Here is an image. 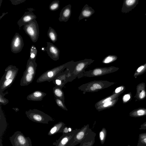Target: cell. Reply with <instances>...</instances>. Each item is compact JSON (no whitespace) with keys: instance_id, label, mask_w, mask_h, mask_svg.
<instances>
[{"instance_id":"cell-1","label":"cell","mask_w":146,"mask_h":146,"mask_svg":"<svg viewBox=\"0 0 146 146\" xmlns=\"http://www.w3.org/2000/svg\"><path fill=\"white\" fill-rule=\"evenodd\" d=\"M75 62L72 60L47 70L38 77L36 80V82L40 83L45 81L50 82L65 69L71 68Z\"/></svg>"},{"instance_id":"cell-2","label":"cell","mask_w":146,"mask_h":146,"mask_svg":"<svg viewBox=\"0 0 146 146\" xmlns=\"http://www.w3.org/2000/svg\"><path fill=\"white\" fill-rule=\"evenodd\" d=\"M94 61L91 59H85L76 61L72 70L68 72V82H71L77 78L78 79L82 78L86 68Z\"/></svg>"},{"instance_id":"cell-3","label":"cell","mask_w":146,"mask_h":146,"mask_svg":"<svg viewBox=\"0 0 146 146\" xmlns=\"http://www.w3.org/2000/svg\"><path fill=\"white\" fill-rule=\"evenodd\" d=\"M25 113L30 120L36 123L48 124L54 120L49 115L36 109H30L26 111Z\"/></svg>"},{"instance_id":"cell-4","label":"cell","mask_w":146,"mask_h":146,"mask_svg":"<svg viewBox=\"0 0 146 146\" xmlns=\"http://www.w3.org/2000/svg\"><path fill=\"white\" fill-rule=\"evenodd\" d=\"M9 139L13 146H32L30 138L25 137L20 131L15 132Z\"/></svg>"},{"instance_id":"cell-5","label":"cell","mask_w":146,"mask_h":146,"mask_svg":"<svg viewBox=\"0 0 146 146\" xmlns=\"http://www.w3.org/2000/svg\"><path fill=\"white\" fill-rule=\"evenodd\" d=\"M23 29L33 42H35L37 41L39 31L38 25L36 19L33 20L28 24L24 26Z\"/></svg>"},{"instance_id":"cell-6","label":"cell","mask_w":146,"mask_h":146,"mask_svg":"<svg viewBox=\"0 0 146 146\" xmlns=\"http://www.w3.org/2000/svg\"><path fill=\"white\" fill-rule=\"evenodd\" d=\"M118 69V68L114 66L96 68L93 70L85 71L83 73L82 77L101 76L114 72Z\"/></svg>"},{"instance_id":"cell-7","label":"cell","mask_w":146,"mask_h":146,"mask_svg":"<svg viewBox=\"0 0 146 146\" xmlns=\"http://www.w3.org/2000/svg\"><path fill=\"white\" fill-rule=\"evenodd\" d=\"M89 128V124L84 125L73 137L66 146H75L80 143L85 138L87 131Z\"/></svg>"},{"instance_id":"cell-8","label":"cell","mask_w":146,"mask_h":146,"mask_svg":"<svg viewBox=\"0 0 146 146\" xmlns=\"http://www.w3.org/2000/svg\"><path fill=\"white\" fill-rule=\"evenodd\" d=\"M24 45L22 37L19 33H16L12 39L11 44V52L15 54L20 52L22 50Z\"/></svg>"},{"instance_id":"cell-9","label":"cell","mask_w":146,"mask_h":146,"mask_svg":"<svg viewBox=\"0 0 146 146\" xmlns=\"http://www.w3.org/2000/svg\"><path fill=\"white\" fill-rule=\"evenodd\" d=\"M80 129H76L71 132L62 134L58 140L53 143L52 145L55 146H66Z\"/></svg>"},{"instance_id":"cell-10","label":"cell","mask_w":146,"mask_h":146,"mask_svg":"<svg viewBox=\"0 0 146 146\" xmlns=\"http://www.w3.org/2000/svg\"><path fill=\"white\" fill-rule=\"evenodd\" d=\"M72 66L70 68H66L65 71L60 73L52 81L55 86L62 88L65 84L68 82V73Z\"/></svg>"},{"instance_id":"cell-11","label":"cell","mask_w":146,"mask_h":146,"mask_svg":"<svg viewBox=\"0 0 146 146\" xmlns=\"http://www.w3.org/2000/svg\"><path fill=\"white\" fill-rule=\"evenodd\" d=\"M19 69L15 66H8L5 69V73L0 80V84L4 81L11 78H15Z\"/></svg>"},{"instance_id":"cell-12","label":"cell","mask_w":146,"mask_h":146,"mask_svg":"<svg viewBox=\"0 0 146 146\" xmlns=\"http://www.w3.org/2000/svg\"><path fill=\"white\" fill-rule=\"evenodd\" d=\"M96 134L90 128L87 130L86 136L80 143L79 146H93Z\"/></svg>"},{"instance_id":"cell-13","label":"cell","mask_w":146,"mask_h":146,"mask_svg":"<svg viewBox=\"0 0 146 146\" xmlns=\"http://www.w3.org/2000/svg\"><path fill=\"white\" fill-rule=\"evenodd\" d=\"M46 43L47 46L46 51L48 55L54 60H58L59 58V50L52 43L49 42H47Z\"/></svg>"},{"instance_id":"cell-14","label":"cell","mask_w":146,"mask_h":146,"mask_svg":"<svg viewBox=\"0 0 146 146\" xmlns=\"http://www.w3.org/2000/svg\"><path fill=\"white\" fill-rule=\"evenodd\" d=\"M36 18V15L32 12H25L23 15L17 22L19 29L23 25L28 24L29 22Z\"/></svg>"},{"instance_id":"cell-15","label":"cell","mask_w":146,"mask_h":146,"mask_svg":"<svg viewBox=\"0 0 146 146\" xmlns=\"http://www.w3.org/2000/svg\"><path fill=\"white\" fill-rule=\"evenodd\" d=\"M88 83L98 91L109 87L114 83L108 81L94 80L89 82Z\"/></svg>"},{"instance_id":"cell-16","label":"cell","mask_w":146,"mask_h":146,"mask_svg":"<svg viewBox=\"0 0 146 146\" xmlns=\"http://www.w3.org/2000/svg\"><path fill=\"white\" fill-rule=\"evenodd\" d=\"M139 0H124L121 11L127 13L131 11L138 3Z\"/></svg>"},{"instance_id":"cell-17","label":"cell","mask_w":146,"mask_h":146,"mask_svg":"<svg viewBox=\"0 0 146 146\" xmlns=\"http://www.w3.org/2000/svg\"><path fill=\"white\" fill-rule=\"evenodd\" d=\"M71 14V5L68 4L61 10L58 19L60 22H67L70 18Z\"/></svg>"},{"instance_id":"cell-18","label":"cell","mask_w":146,"mask_h":146,"mask_svg":"<svg viewBox=\"0 0 146 146\" xmlns=\"http://www.w3.org/2000/svg\"><path fill=\"white\" fill-rule=\"evenodd\" d=\"M95 13L94 10L91 7L86 4L83 8L78 17V21L84 18L90 17Z\"/></svg>"},{"instance_id":"cell-19","label":"cell","mask_w":146,"mask_h":146,"mask_svg":"<svg viewBox=\"0 0 146 146\" xmlns=\"http://www.w3.org/2000/svg\"><path fill=\"white\" fill-rule=\"evenodd\" d=\"M46 94L39 90L35 91L30 94L27 97L28 100L34 101H41L46 95Z\"/></svg>"},{"instance_id":"cell-20","label":"cell","mask_w":146,"mask_h":146,"mask_svg":"<svg viewBox=\"0 0 146 146\" xmlns=\"http://www.w3.org/2000/svg\"><path fill=\"white\" fill-rule=\"evenodd\" d=\"M35 76L29 73L25 70L21 80L20 85L21 86L29 85L32 82Z\"/></svg>"},{"instance_id":"cell-21","label":"cell","mask_w":146,"mask_h":146,"mask_svg":"<svg viewBox=\"0 0 146 146\" xmlns=\"http://www.w3.org/2000/svg\"><path fill=\"white\" fill-rule=\"evenodd\" d=\"M65 126V124L62 122H59L55 124L50 129L48 135L52 136L58 133H62V130Z\"/></svg>"},{"instance_id":"cell-22","label":"cell","mask_w":146,"mask_h":146,"mask_svg":"<svg viewBox=\"0 0 146 146\" xmlns=\"http://www.w3.org/2000/svg\"><path fill=\"white\" fill-rule=\"evenodd\" d=\"M37 66V64L35 60H32L29 59L27 60L25 70L29 73L35 76Z\"/></svg>"},{"instance_id":"cell-23","label":"cell","mask_w":146,"mask_h":146,"mask_svg":"<svg viewBox=\"0 0 146 146\" xmlns=\"http://www.w3.org/2000/svg\"><path fill=\"white\" fill-rule=\"evenodd\" d=\"M7 127V123L1 108L0 114V138L2 137Z\"/></svg>"},{"instance_id":"cell-24","label":"cell","mask_w":146,"mask_h":146,"mask_svg":"<svg viewBox=\"0 0 146 146\" xmlns=\"http://www.w3.org/2000/svg\"><path fill=\"white\" fill-rule=\"evenodd\" d=\"M120 93L112 94L111 95L107 96L104 99L96 102L95 105V107L96 108L102 105L104 103L110 101L117 98L120 95Z\"/></svg>"},{"instance_id":"cell-25","label":"cell","mask_w":146,"mask_h":146,"mask_svg":"<svg viewBox=\"0 0 146 146\" xmlns=\"http://www.w3.org/2000/svg\"><path fill=\"white\" fill-rule=\"evenodd\" d=\"M53 92L55 97L60 99L64 103V94L61 88L55 86L53 88Z\"/></svg>"},{"instance_id":"cell-26","label":"cell","mask_w":146,"mask_h":146,"mask_svg":"<svg viewBox=\"0 0 146 146\" xmlns=\"http://www.w3.org/2000/svg\"><path fill=\"white\" fill-rule=\"evenodd\" d=\"M118 98L107 102L96 108L98 111H100L104 110L109 108L113 106L116 104L118 100Z\"/></svg>"},{"instance_id":"cell-27","label":"cell","mask_w":146,"mask_h":146,"mask_svg":"<svg viewBox=\"0 0 146 146\" xmlns=\"http://www.w3.org/2000/svg\"><path fill=\"white\" fill-rule=\"evenodd\" d=\"M78 88L79 90L83 91V93L84 94L87 92H94L98 91L94 87L89 85L88 83L83 84Z\"/></svg>"},{"instance_id":"cell-28","label":"cell","mask_w":146,"mask_h":146,"mask_svg":"<svg viewBox=\"0 0 146 146\" xmlns=\"http://www.w3.org/2000/svg\"><path fill=\"white\" fill-rule=\"evenodd\" d=\"M47 36L49 38L53 43L55 42L57 40V35L55 30L49 27L47 32Z\"/></svg>"},{"instance_id":"cell-29","label":"cell","mask_w":146,"mask_h":146,"mask_svg":"<svg viewBox=\"0 0 146 146\" xmlns=\"http://www.w3.org/2000/svg\"><path fill=\"white\" fill-rule=\"evenodd\" d=\"M146 115V109H141L134 110L130 113V115L134 117H139Z\"/></svg>"},{"instance_id":"cell-30","label":"cell","mask_w":146,"mask_h":146,"mask_svg":"<svg viewBox=\"0 0 146 146\" xmlns=\"http://www.w3.org/2000/svg\"><path fill=\"white\" fill-rule=\"evenodd\" d=\"M137 146H146V132L139 134Z\"/></svg>"},{"instance_id":"cell-31","label":"cell","mask_w":146,"mask_h":146,"mask_svg":"<svg viewBox=\"0 0 146 146\" xmlns=\"http://www.w3.org/2000/svg\"><path fill=\"white\" fill-rule=\"evenodd\" d=\"M30 52V55L29 59L31 60H36L37 50L36 48L35 45H32L31 46Z\"/></svg>"},{"instance_id":"cell-32","label":"cell","mask_w":146,"mask_h":146,"mask_svg":"<svg viewBox=\"0 0 146 146\" xmlns=\"http://www.w3.org/2000/svg\"><path fill=\"white\" fill-rule=\"evenodd\" d=\"M117 58V56L115 55H109L106 57L102 60V62L105 64H108L111 63Z\"/></svg>"},{"instance_id":"cell-33","label":"cell","mask_w":146,"mask_h":146,"mask_svg":"<svg viewBox=\"0 0 146 146\" xmlns=\"http://www.w3.org/2000/svg\"><path fill=\"white\" fill-rule=\"evenodd\" d=\"M107 136V130L105 128H103L99 132V137L102 144L104 143Z\"/></svg>"},{"instance_id":"cell-34","label":"cell","mask_w":146,"mask_h":146,"mask_svg":"<svg viewBox=\"0 0 146 146\" xmlns=\"http://www.w3.org/2000/svg\"><path fill=\"white\" fill-rule=\"evenodd\" d=\"M59 1L55 0L50 4L49 8L50 10L54 11L57 10L59 8Z\"/></svg>"},{"instance_id":"cell-35","label":"cell","mask_w":146,"mask_h":146,"mask_svg":"<svg viewBox=\"0 0 146 146\" xmlns=\"http://www.w3.org/2000/svg\"><path fill=\"white\" fill-rule=\"evenodd\" d=\"M55 101L58 106L64 110L66 111L68 110L65 105L64 103L61 100L55 97Z\"/></svg>"},{"instance_id":"cell-36","label":"cell","mask_w":146,"mask_h":146,"mask_svg":"<svg viewBox=\"0 0 146 146\" xmlns=\"http://www.w3.org/2000/svg\"><path fill=\"white\" fill-rule=\"evenodd\" d=\"M4 95L0 94V104H1L5 105L9 102V100L4 97Z\"/></svg>"},{"instance_id":"cell-37","label":"cell","mask_w":146,"mask_h":146,"mask_svg":"<svg viewBox=\"0 0 146 146\" xmlns=\"http://www.w3.org/2000/svg\"><path fill=\"white\" fill-rule=\"evenodd\" d=\"M73 129L72 128L70 127L65 126L63 129L62 133L63 134L67 133L69 132H71Z\"/></svg>"},{"instance_id":"cell-38","label":"cell","mask_w":146,"mask_h":146,"mask_svg":"<svg viewBox=\"0 0 146 146\" xmlns=\"http://www.w3.org/2000/svg\"><path fill=\"white\" fill-rule=\"evenodd\" d=\"M12 5H16L22 3L26 1V0H10Z\"/></svg>"},{"instance_id":"cell-39","label":"cell","mask_w":146,"mask_h":146,"mask_svg":"<svg viewBox=\"0 0 146 146\" xmlns=\"http://www.w3.org/2000/svg\"><path fill=\"white\" fill-rule=\"evenodd\" d=\"M123 86H121L117 88L113 92V94L120 93L123 90Z\"/></svg>"},{"instance_id":"cell-40","label":"cell","mask_w":146,"mask_h":146,"mask_svg":"<svg viewBox=\"0 0 146 146\" xmlns=\"http://www.w3.org/2000/svg\"><path fill=\"white\" fill-rule=\"evenodd\" d=\"M130 95L129 94L124 95L123 98V102H127L130 99Z\"/></svg>"},{"instance_id":"cell-41","label":"cell","mask_w":146,"mask_h":146,"mask_svg":"<svg viewBox=\"0 0 146 146\" xmlns=\"http://www.w3.org/2000/svg\"><path fill=\"white\" fill-rule=\"evenodd\" d=\"M145 92L144 90H142L139 94V98L141 99L143 98L145 96Z\"/></svg>"},{"instance_id":"cell-42","label":"cell","mask_w":146,"mask_h":146,"mask_svg":"<svg viewBox=\"0 0 146 146\" xmlns=\"http://www.w3.org/2000/svg\"><path fill=\"white\" fill-rule=\"evenodd\" d=\"M140 130H146V121L143 124L141 125L139 128Z\"/></svg>"},{"instance_id":"cell-43","label":"cell","mask_w":146,"mask_h":146,"mask_svg":"<svg viewBox=\"0 0 146 146\" xmlns=\"http://www.w3.org/2000/svg\"><path fill=\"white\" fill-rule=\"evenodd\" d=\"M145 66H141L139 67L137 69V71L138 72H141L144 68Z\"/></svg>"},{"instance_id":"cell-44","label":"cell","mask_w":146,"mask_h":146,"mask_svg":"<svg viewBox=\"0 0 146 146\" xmlns=\"http://www.w3.org/2000/svg\"><path fill=\"white\" fill-rule=\"evenodd\" d=\"M8 13L7 12L6 13H3L2 15L0 17V19H1L4 16H5L6 14Z\"/></svg>"},{"instance_id":"cell-45","label":"cell","mask_w":146,"mask_h":146,"mask_svg":"<svg viewBox=\"0 0 146 146\" xmlns=\"http://www.w3.org/2000/svg\"><path fill=\"white\" fill-rule=\"evenodd\" d=\"M13 109L15 110L16 112L18 111L19 110V109L18 108H13Z\"/></svg>"},{"instance_id":"cell-46","label":"cell","mask_w":146,"mask_h":146,"mask_svg":"<svg viewBox=\"0 0 146 146\" xmlns=\"http://www.w3.org/2000/svg\"><path fill=\"white\" fill-rule=\"evenodd\" d=\"M0 146H3L2 143V140L1 138H0Z\"/></svg>"},{"instance_id":"cell-47","label":"cell","mask_w":146,"mask_h":146,"mask_svg":"<svg viewBox=\"0 0 146 146\" xmlns=\"http://www.w3.org/2000/svg\"><path fill=\"white\" fill-rule=\"evenodd\" d=\"M42 50L43 51H44L46 50V48L44 47H42Z\"/></svg>"},{"instance_id":"cell-48","label":"cell","mask_w":146,"mask_h":146,"mask_svg":"<svg viewBox=\"0 0 146 146\" xmlns=\"http://www.w3.org/2000/svg\"><path fill=\"white\" fill-rule=\"evenodd\" d=\"M145 15H146V13H145Z\"/></svg>"}]
</instances>
